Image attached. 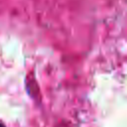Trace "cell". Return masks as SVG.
<instances>
[{
  "instance_id": "cell-1",
  "label": "cell",
  "mask_w": 127,
  "mask_h": 127,
  "mask_svg": "<svg viewBox=\"0 0 127 127\" xmlns=\"http://www.w3.org/2000/svg\"><path fill=\"white\" fill-rule=\"evenodd\" d=\"M0 127H5V126H4V125H3L2 123H0Z\"/></svg>"
}]
</instances>
